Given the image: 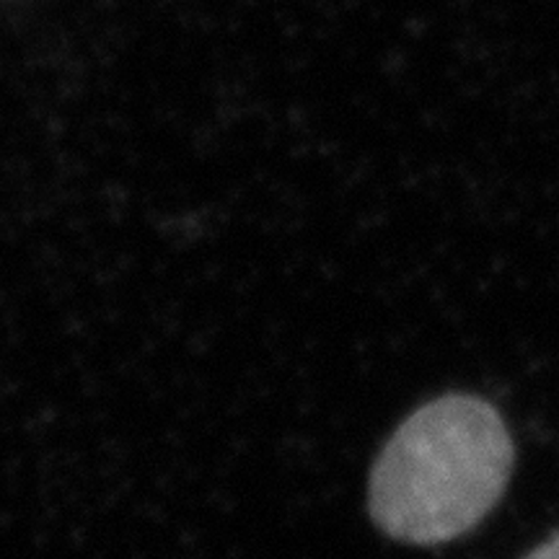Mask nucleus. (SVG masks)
Segmentation results:
<instances>
[{
	"label": "nucleus",
	"mask_w": 559,
	"mask_h": 559,
	"mask_svg": "<svg viewBox=\"0 0 559 559\" xmlns=\"http://www.w3.org/2000/svg\"><path fill=\"white\" fill-rule=\"evenodd\" d=\"M513 472V440L492 404L445 394L404 419L370 472L376 526L400 542L443 544L498 506Z\"/></svg>",
	"instance_id": "1"
},
{
	"label": "nucleus",
	"mask_w": 559,
	"mask_h": 559,
	"mask_svg": "<svg viewBox=\"0 0 559 559\" xmlns=\"http://www.w3.org/2000/svg\"><path fill=\"white\" fill-rule=\"evenodd\" d=\"M531 557H542V559H559V534L551 536L547 544H542V547H536L531 551Z\"/></svg>",
	"instance_id": "2"
}]
</instances>
